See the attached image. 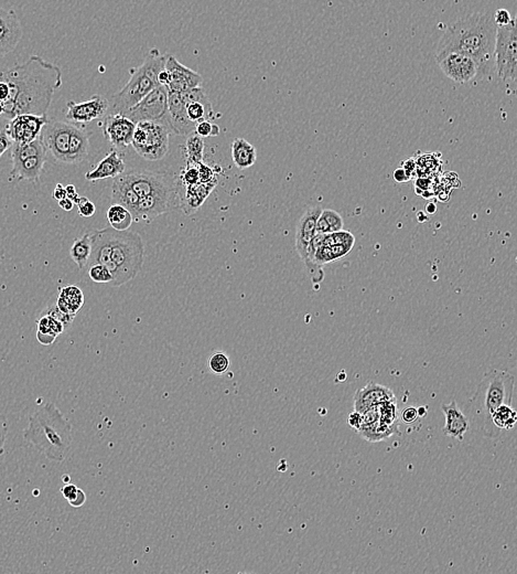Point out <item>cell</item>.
I'll return each mask as SVG.
<instances>
[{
  "label": "cell",
  "mask_w": 517,
  "mask_h": 574,
  "mask_svg": "<svg viewBox=\"0 0 517 574\" xmlns=\"http://www.w3.org/2000/svg\"><path fill=\"white\" fill-rule=\"evenodd\" d=\"M0 80L9 86L3 115L9 121L21 114L47 115L55 91L62 86V71L39 56H31L26 63L0 72Z\"/></svg>",
  "instance_id": "cell-1"
},
{
  "label": "cell",
  "mask_w": 517,
  "mask_h": 574,
  "mask_svg": "<svg viewBox=\"0 0 517 574\" xmlns=\"http://www.w3.org/2000/svg\"><path fill=\"white\" fill-rule=\"evenodd\" d=\"M496 25L488 14H473L461 18L446 28L437 48L436 59L450 52L466 54L475 60L481 77L494 72Z\"/></svg>",
  "instance_id": "cell-2"
},
{
  "label": "cell",
  "mask_w": 517,
  "mask_h": 574,
  "mask_svg": "<svg viewBox=\"0 0 517 574\" xmlns=\"http://www.w3.org/2000/svg\"><path fill=\"white\" fill-rule=\"evenodd\" d=\"M23 438L50 461L62 462L72 446V425L53 403H46L29 418Z\"/></svg>",
  "instance_id": "cell-3"
},
{
  "label": "cell",
  "mask_w": 517,
  "mask_h": 574,
  "mask_svg": "<svg viewBox=\"0 0 517 574\" xmlns=\"http://www.w3.org/2000/svg\"><path fill=\"white\" fill-rule=\"evenodd\" d=\"M168 53L162 54L158 49H151L142 65L130 70L129 81L122 90L108 99V114H122L138 104L144 97L157 88L158 74L162 71L167 61Z\"/></svg>",
  "instance_id": "cell-4"
},
{
  "label": "cell",
  "mask_w": 517,
  "mask_h": 574,
  "mask_svg": "<svg viewBox=\"0 0 517 574\" xmlns=\"http://www.w3.org/2000/svg\"><path fill=\"white\" fill-rule=\"evenodd\" d=\"M110 250L106 267L113 275L112 285H124L134 280L142 271L144 248L138 233L129 230L117 231L110 226Z\"/></svg>",
  "instance_id": "cell-5"
},
{
  "label": "cell",
  "mask_w": 517,
  "mask_h": 574,
  "mask_svg": "<svg viewBox=\"0 0 517 574\" xmlns=\"http://www.w3.org/2000/svg\"><path fill=\"white\" fill-rule=\"evenodd\" d=\"M515 378L507 371L492 369L484 374L473 396L481 432L491 439V416L501 405H512Z\"/></svg>",
  "instance_id": "cell-6"
},
{
  "label": "cell",
  "mask_w": 517,
  "mask_h": 574,
  "mask_svg": "<svg viewBox=\"0 0 517 574\" xmlns=\"http://www.w3.org/2000/svg\"><path fill=\"white\" fill-rule=\"evenodd\" d=\"M169 125L162 122L144 121L136 124L131 146L146 160H160L169 153Z\"/></svg>",
  "instance_id": "cell-7"
},
{
  "label": "cell",
  "mask_w": 517,
  "mask_h": 574,
  "mask_svg": "<svg viewBox=\"0 0 517 574\" xmlns=\"http://www.w3.org/2000/svg\"><path fill=\"white\" fill-rule=\"evenodd\" d=\"M516 17L507 26L496 28L494 49V72L507 86L516 82L517 32Z\"/></svg>",
  "instance_id": "cell-8"
},
{
  "label": "cell",
  "mask_w": 517,
  "mask_h": 574,
  "mask_svg": "<svg viewBox=\"0 0 517 574\" xmlns=\"http://www.w3.org/2000/svg\"><path fill=\"white\" fill-rule=\"evenodd\" d=\"M124 115L131 119L135 124L144 122V121H151V122H162L169 125L168 88L164 85H158L148 94L147 97H144L138 104L128 110Z\"/></svg>",
  "instance_id": "cell-9"
},
{
  "label": "cell",
  "mask_w": 517,
  "mask_h": 574,
  "mask_svg": "<svg viewBox=\"0 0 517 574\" xmlns=\"http://www.w3.org/2000/svg\"><path fill=\"white\" fill-rule=\"evenodd\" d=\"M181 202V199L179 195V189L142 197L139 199L135 222L153 220L159 215L178 209L181 206L180 204Z\"/></svg>",
  "instance_id": "cell-10"
},
{
  "label": "cell",
  "mask_w": 517,
  "mask_h": 574,
  "mask_svg": "<svg viewBox=\"0 0 517 574\" xmlns=\"http://www.w3.org/2000/svg\"><path fill=\"white\" fill-rule=\"evenodd\" d=\"M74 124L70 122H50L43 126L40 137L47 150L59 163L66 164L68 153V142Z\"/></svg>",
  "instance_id": "cell-11"
},
{
  "label": "cell",
  "mask_w": 517,
  "mask_h": 574,
  "mask_svg": "<svg viewBox=\"0 0 517 574\" xmlns=\"http://www.w3.org/2000/svg\"><path fill=\"white\" fill-rule=\"evenodd\" d=\"M125 180L127 181L131 189L137 193L139 198L147 197V195H155V193H167L171 190L179 189L175 184V180L168 176L162 174L149 173H131L123 175Z\"/></svg>",
  "instance_id": "cell-12"
},
{
  "label": "cell",
  "mask_w": 517,
  "mask_h": 574,
  "mask_svg": "<svg viewBox=\"0 0 517 574\" xmlns=\"http://www.w3.org/2000/svg\"><path fill=\"white\" fill-rule=\"evenodd\" d=\"M48 122L47 115L21 114L9 119L5 130L12 139V142L16 144H26L37 139L43 126Z\"/></svg>",
  "instance_id": "cell-13"
},
{
  "label": "cell",
  "mask_w": 517,
  "mask_h": 574,
  "mask_svg": "<svg viewBox=\"0 0 517 574\" xmlns=\"http://www.w3.org/2000/svg\"><path fill=\"white\" fill-rule=\"evenodd\" d=\"M436 60L444 75L455 82L468 83L478 75V65L466 54L450 52Z\"/></svg>",
  "instance_id": "cell-14"
},
{
  "label": "cell",
  "mask_w": 517,
  "mask_h": 574,
  "mask_svg": "<svg viewBox=\"0 0 517 574\" xmlns=\"http://www.w3.org/2000/svg\"><path fill=\"white\" fill-rule=\"evenodd\" d=\"M103 122V134L116 150H124L131 145L136 124L122 114H106Z\"/></svg>",
  "instance_id": "cell-15"
},
{
  "label": "cell",
  "mask_w": 517,
  "mask_h": 574,
  "mask_svg": "<svg viewBox=\"0 0 517 574\" xmlns=\"http://www.w3.org/2000/svg\"><path fill=\"white\" fill-rule=\"evenodd\" d=\"M66 119L73 124H88L95 119H102L108 114L110 102L103 95H93L85 102L77 103L70 101L68 103Z\"/></svg>",
  "instance_id": "cell-16"
},
{
  "label": "cell",
  "mask_w": 517,
  "mask_h": 574,
  "mask_svg": "<svg viewBox=\"0 0 517 574\" xmlns=\"http://www.w3.org/2000/svg\"><path fill=\"white\" fill-rule=\"evenodd\" d=\"M164 69L170 75L168 91L186 93L188 91L199 88L203 84V77H201L200 74L181 64L171 54H168Z\"/></svg>",
  "instance_id": "cell-17"
},
{
  "label": "cell",
  "mask_w": 517,
  "mask_h": 574,
  "mask_svg": "<svg viewBox=\"0 0 517 574\" xmlns=\"http://www.w3.org/2000/svg\"><path fill=\"white\" fill-rule=\"evenodd\" d=\"M23 34V26L14 10L0 7V57L12 53Z\"/></svg>",
  "instance_id": "cell-18"
},
{
  "label": "cell",
  "mask_w": 517,
  "mask_h": 574,
  "mask_svg": "<svg viewBox=\"0 0 517 574\" xmlns=\"http://www.w3.org/2000/svg\"><path fill=\"white\" fill-rule=\"evenodd\" d=\"M168 121L173 133L189 136L195 130V124L188 119L186 102L181 94L168 91Z\"/></svg>",
  "instance_id": "cell-19"
},
{
  "label": "cell",
  "mask_w": 517,
  "mask_h": 574,
  "mask_svg": "<svg viewBox=\"0 0 517 574\" xmlns=\"http://www.w3.org/2000/svg\"><path fill=\"white\" fill-rule=\"evenodd\" d=\"M323 208L320 206H314L307 210L300 218L296 230V250L301 260L305 262L308 256L309 249L311 242L316 235V224Z\"/></svg>",
  "instance_id": "cell-20"
},
{
  "label": "cell",
  "mask_w": 517,
  "mask_h": 574,
  "mask_svg": "<svg viewBox=\"0 0 517 574\" xmlns=\"http://www.w3.org/2000/svg\"><path fill=\"white\" fill-rule=\"evenodd\" d=\"M390 401H396V396L392 389L370 381L364 387L356 391L354 394V411L363 413L370 407Z\"/></svg>",
  "instance_id": "cell-21"
},
{
  "label": "cell",
  "mask_w": 517,
  "mask_h": 574,
  "mask_svg": "<svg viewBox=\"0 0 517 574\" xmlns=\"http://www.w3.org/2000/svg\"><path fill=\"white\" fill-rule=\"evenodd\" d=\"M441 410L444 412L446 419L444 427V435L462 441L466 433L469 430V420L461 411L457 401L453 400L448 405H441Z\"/></svg>",
  "instance_id": "cell-22"
},
{
  "label": "cell",
  "mask_w": 517,
  "mask_h": 574,
  "mask_svg": "<svg viewBox=\"0 0 517 574\" xmlns=\"http://www.w3.org/2000/svg\"><path fill=\"white\" fill-rule=\"evenodd\" d=\"M46 160L47 154H40V155L29 156L27 158L12 163L10 179L36 182L39 180Z\"/></svg>",
  "instance_id": "cell-23"
},
{
  "label": "cell",
  "mask_w": 517,
  "mask_h": 574,
  "mask_svg": "<svg viewBox=\"0 0 517 574\" xmlns=\"http://www.w3.org/2000/svg\"><path fill=\"white\" fill-rule=\"evenodd\" d=\"M125 169H126V165L122 157L119 156L118 150H112L99 163L97 167L86 173L85 179L88 181H97L115 178L117 176L124 174Z\"/></svg>",
  "instance_id": "cell-24"
},
{
  "label": "cell",
  "mask_w": 517,
  "mask_h": 574,
  "mask_svg": "<svg viewBox=\"0 0 517 574\" xmlns=\"http://www.w3.org/2000/svg\"><path fill=\"white\" fill-rule=\"evenodd\" d=\"M139 199L140 198L137 193L131 189L127 181L125 180L123 174L114 178L112 186V204H121L129 210L134 221L136 220Z\"/></svg>",
  "instance_id": "cell-25"
},
{
  "label": "cell",
  "mask_w": 517,
  "mask_h": 574,
  "mask_svg": "<svg viewBox=\"0 0 517 574\" xmlns=\"http://www.w3.org/2000/svg\"><path fill=\"white\" fill-rule=\"evenodd\" d=\"M90 147V133L82 126L74 124L68 142V153L66 164H79L88 158Z\"/></svg>",
  "instance_id": "cell-26"
},
{
  "label": "cell",
  "mask_w": 517,
  "mask_h": 574,
  "mask_svg": "<svg viewBox=\"0 0 517 574\" xmlns=\"http://www.w3.org/2000/svg\"><path fill=\"white\" fill-rule=\"evenodd\" d=\"M516 411L512 405H501L491 416V439H498L504 431L512 430L516 424Z\"/></svg>",
  "instance_id": "cell-27"
},
{
  "label": "cell",
  "mask_w": 517,
  "mask_h": 574,
  "mask_svg": "<svg viewBox=\"0 0 517 574\" xmlns=\"http://www.w3.org/2000/svg\"><path fill=\"white\" fill-rule=\"evenodd\" d=\"M232 159L235 166L240 170L252 167L257 160V152L251 143L244 139H235L231 145Z\"/></svg>",
  "instance_id": "cell-28"
},
{
  "label": "cell",
  "mask_w": 517,
  "mask_h": 574,
  "mask_svg": "<svg viewBox=\"0 0 517 574\" xmlns=\"http://www.w3.org/2000/svg\"><path fill=\"white\" fill-rule=\"evenodd\" d=\"M216 184H218V180L215 179L210 182H199L192 186H187L186 202H184V204L187 206V208H184L186 213L190 215V213H195L203 204L210 193H212Z\"/></svg>",
  "instance_id": "cell-29"
},
{
  "label": "cell",
  "mask_w": 517,
  "mask_h": 574,
  "mask_svg": "<svg viewBox=\"0 0 517 574\" xmlns=\"http://www.w3.org/2000/svg\"><path fill=\"white\" fill-rule=\"evenodd\" d=\"M83 304H84V295L77 286H66L60 291L57 306L58 309L65 314L75 316Z\"/></svg>",
  "instance_id": "cell-30"
},
{
  "label": "cell",
  "mask_w": 517,
  "mask_h": 574,
  "mask_svg": "<svg viewBox=\"0 0 517 574\" xmlns=\"http://www.w3.org/2000/svg\"><path fill=\"white\" fill-rule=\"evenodd\" d=\"M356 432L366 441L375 443V442H381L383 440L388 439L394 434H397V433H399V425H390L385 423L384 421L379 420V421L373 422L370 424L360 427Z\"/></svg>",
  "instance_id": "cell-31"
},
{
  "label": "cell",
  "mask_w": 517,
  "mask_h": 574,
  "mask_svg": "<svg viewBox=\"0 0 517 574\" xmlns=\"http://www.w3.org/2000/svg\"><path fill=\"white\" fill-rule=\"evenodd\" d=\"M65 327L60 320L50 315L45 314L38 322L37 339L45 346L52 345L59 335L62 334Z\"/></svg>",
  "instance_id": "cell-32"
},
{
  "label": "cell",
  "mask_w": 517,
  "mask_h": 574,
  "mask_svg": "<svg viewBox=\"0 0 517 574\" xmlns=\"http://www.w3.org/2000/svg\"><path fill=\"white\" fill-rule=\"evenodd\" d=\"M344 221L339 213L334 210L323 209L316 224V232L318 235H330L343 230Z\"/></svg>",
  "instance_id": "cell-33"
},
{
  "label": "cell",
  "mask_w": 517,
  "mask_h": 574,
  "mask_svg": "<svg viewBox=\"0 0 517 574\" xmlns=\"http://www.w3.org/2000/svg\"><path fill=\"white\" fill-rule=\"evenodd\" d=\"M92 242L90 232L85 233L82 237L75 239L70 250L72 260L75 262L79 270L84 269L88 265L91 256Z\"/></svg>",
  "instance_id": "cell-34"
},
{
  "label": "cell",
  "mask_w": 517,
  "mask_h": 574,
  "mask_svg": "<svg viewBox=\"0 0 517 574\" xmlns=\"http://www.w3.org/2000/svg\"><path fill=\"white\" fill-rule=\"evenodd\" d=\"M106 217H108L110 228H113L117 231H125V230L129 229L134 222L133 215L130 213L129 210L126 209L125 206H121V204H112L108 208Z\"/></svg>",
  "instance_id": "cell-35"
},
{
  "label": "cell",
  "mask_w": 517,
  "mask_h": 574,
  "mask_svg": "<svg viewBox=\"0 0 517 574\" xmlns=\"http://www.w3.org/2000/svg\"><path fill=\"white\" fill-rule=\"evenodd\" d=\"M186 108H187L188 119L194 124L205 119L210 121L214 117V110L210 101L209 102L190 101V102H186Z\"/></svg>",
  "instance_id": "cell-36"
},
{
  "label": "cell",
  "mask_w": 517,
  "mask_h": 574,
  "mask_svg": "<svg viewBox=\"0 0 517 574\" xmlns=\"http://www.w3.org/2000/svg\"><path fill=\"white\" fill-rule=\"evenodd\" d=\"M186 152H187L188 166H195L203 162V139L194 132L190 134L186 142Z\"/></svg>",
  "instance_id": "cell-37"
},
{
  "label": "cell",
  "mask_w": 517,
  "mask_h": 574,
  "mask_svg": "<svg viewBox=\"0 0 517 574\" xmlns=\"http://www.w3.org/2000/svg\"><path fill=\"white\" fill-rule=\"evenodd\" d=\"M229 367H231V359L225 351H214L207 360V368L210 372L216 376H223L227 374Z\"/></svg>",
  "instance_id": "cell-38"
},
{
  "label": "cell",
  "mask_w": 517,
  "mask_h": 574,
  "mask_svg": "<svg viewBox=\"0 0 517 574\" xmlns=\"http://www.w3.org/2000/svg\"><path fill=\"white\" fill-rule=\"evenodd\" d=\"M88 276L93 282L99 284H110L113 280V275L110 270L103 264H93L88 270Z\"/></svg>",
  "instance_id": "cell-39"
},
{
  "label": "cell",
  "mask_w": 517,
  "mask_h": 574,
  "mask_svg": "<svg viewBox=\"0 0 517 574\" xmlns=\"http://www.w3.org/2000/svg\"><path fill=\"white\" fill-rule=\"evenodd\" d=\"M75 204H77V208H79V215L84 218H90L97 213V206L86 197H79Z\"/></svg>",
  "instance_id": "cell-40"
},
{
  "label": "cell",
  "mask_w": 517,
  "mask_h": 574,
  "mask_svg": "<svg viewBox=\"0 0 517 574\" xmlns=\"http://www.w3.org/2000/svg\"><path fill=\"white\" fill-rule=\"evenodd\" d=\"M45 314L50 315V316L54 317L55 320H60V322L64 325L65 328L71 325L72 322H73L74 317H75L72 316V315L65 314V313H63L62 311H60V309H58L57 305H53L51 306V307L47 309L46 311H45Z\"/></svg>",
  "instance_id": "cell-41"
},
{
  "label": "cell",
  "mask_w": 517,
  "mask_h": 574,
  "mask_svg": "<svg viewBox=\"0 0 517 574\" xmlns=\"http://www.w3.org/2000/svg\"><path fill=\"white\" fill-rule=\"evenodd\" d=\"M182 181L187 186H192L200 182V177H199L198 165L195 166H188L187 169L184 170L182 174Z\"/></svg>",
  "instance_id": "cell-42"
},
{
  "label": "cell",
  "mask_w": 517,
  "mask_h": 574,
  "mask_svg": "<svg viewBox=\"0 0 517 574\" xmlns=\"http://www.w3.org/2000/svg\"><path fill=\"white\" fill-rule=\"evenodd\" d=\"M512 19H513V17L506 9H498L495 12L494 16H493V20H494L496 27L507 26L511 23Z\"/></svg>",
  "instance_id": "cell-43"
},
{
  "label": "cell",
  "mask_w": 517,
  "mask_h": 574,
  "mask_svg": "<svg viewBox=\"0 0 517 574\" xmlns=\"http://www.w3.org/2000/svg\"><path fill=\"white\" fill-rule=\"evenodd\" d=\"M199 177H200V182H210V181L215 180L214 171L212 168L203 164V162L198 165Z\"/></svg>",
  "instance_id": "cell-44"
},
{
  "label": "cell",
  "mask_w": 517,
  "mask_h": 574,
  "mask_svg": "<svg viewBox=\"0 0 517 574\" xmlns=\"http://www.w3.org/2000/svg\"><path fill=\"white\" fill-rule=\"evenodd\" d=\"M401 421L404 422L405 424H413L417 420L419 419L418 410L415 407H408L401 412Z\"/></svg>",
  "instance_id": "cell-45"
},
{
  "label": "cell",
  "mask_w": 517,
  "mask_h": 574,
  "mask_svg": "<svg viewBox=\"0 0 517 574\" xmlns=\"http://www.w3.org/2000/svg\"><path fill=\"white\" fill-rule=\"evenodd\" d=\"M211 132H212V123L207 121V119L195 124L194 133L198 134L202 139H204V137H210L211 136Z\"/></svg>",
  "instance_id": "cell-46"
},
{
  "label": "cell",
  "mask_w": 517,
  "mask_h": 574,
  "mask_svg": "<svg viewBox=\"0 0 517 574\" xmlns=\"http://www.w3.org/2000/svg\"><path fill=\"white\" fill-rule=\"evenodd\" d=\"M12 145H14V142L9 137L8 134L6 133V130H1L0 132V159L9 150H12Z\"/></svg>",
  "instance_id": "cell-47"
},
{
  "label": "cell",
  "mask_w": 517,
  "mask_h": 574,
  "mask_svg": "<svg viewBox=\"0 0 517 574\" xmlns=\"http://www.w3.org/2000/svg\"><path fill=\"white\" fill-rule=\"evenodd\" d=\"M79 487L77 485L74 484H65L64 486L62 487V490H61V492H62L63 497L68 501V503L73 501L77 497V492H79Z\"/></svg>",
  "instance_id": "cell-48"
},
{
  "label": "cell",
  "mask_w": 517,
  "mask_h": 574,
  "mask_svg": "<svg viewBox=\"0 0 517 574\" xmlns=\"http://www.w3.org/2000/svg\"><path fill=\"white\" fill-rule=\"evenodd\" d=\"M7 433H8V421L3 414H0V452L3 450V446L6 443Z\"/></svg>",
  "instance_id": "cell-49"
},
{
  "label": "cell",
  "mask_w": 517,
  "mask_h": 574,
  "mask_svg": "<svg viewBox=\"0 0 517 574\" xmlns=\"http://www.w3.org/2000/svg\"><path fill=\"white\" fill-rule=\"evenodd\" d=\"M401 168H404L410 179L413 178L414 176L417 175V168H416V163L414 162L413 158L407 159L404 163H401Z\"/></svg>",
  "instance_id": "cell-50"
},
{
  "label": "cell",
  "mask_w": 517,
  "mask_h": 574,
  "mask_svg": "<svg viewBox=\"0 0 517 574\" xmlns=\"http://www.w3.org/2000/svg\"><path fill=\"white\" fill-rule=\"evenodd\" d=\"M361 420H362V416H361V413L357 412V411H354V412L349 414V424H350L351 427H354L355 430H357L360 425H361Z\"/></svg>",
  "instance_id": "cell-51"
},
{
  "label": "cell",
  "mask_w": 517,
  "mask_h": 574,
  "mask_svg": "<svg viewBox=\"0 0 517 574\" xmlns=\"http://www.w3.org/2000/svg\"><path fill=\"white\" fill-rule=\"evenodd\" d=\"M393 176L394 179H395L397 182H407V181L410 180V178L408 177L406 171H405L404 168H397V169L394 171Z\"/></svg>",
  "instance_id": "cell-52"
},
{
  "label": "cell",
  "mask_w": 517,
  "mask_h": 574,
  "mask_svg": "<svg viewBox=\"0 0 517 574\" xmlns=\"http://www.w3.org/2000/svg\"><path fill=\"white\" fill-rule=\"evenodd\" d=\"M85 501H86V495H85V492H83L82 490H79V492H77V497L74 499L73 501L70 503L72 507L74 508H79V507H82L84 505Z\"/></svg>",
  "instance_id": "cell-53"
},
{
  "label": "cell",
  "mask_w": 517,
  "mask_h": 574,
  "mask_svg": "<svg viewBox=\"0 0 517 574\" xmlns=\"http://www.w3.org/2000/svg\"><path fill=\"white\" fill-rule=\"evenodd\" d=\"M53 198L57 199L58 201L66 198V190L63 187V184H58L55 186L53 191Z\"/></svg>",
  "instance_id": "cell-54"
},
{
  "label": "cell",
  "mask_w": 517,
  "mask_h": 574,
  "mask_svg": "<svg viewBox=\"0 0 517 574\" xmlns=\"http://www.w3.org/2000/svg\"><path fill=\"white\" fill-rule=\"evenodd\" d=\"M9 97V86L3 80H0V101L5 102Z\"/></svg>",
  "instance_id": "cell-55"
},
{
  "label": "cell",
  "mask_w": 517,
  "mask_h": 574,
  "mask_svg": "<svg viewBox=\"0 0 517 574\" xmlns=\"http://www.w3.org/2000/svg\"><path fill=\"white\" fill-rule=\"evenodd\" d=\"M65 190H66V197L71 199V200L73 201L74 204H75V202H77V199H79V195H77L75 187H74L73 184H68V186L65 187Z\"/></svg>",
  "instance_id": "cell-56"
},
{
  "label": "cell",
  "mask_w": 517,
  "mask_h": 574,
  "mask_svg": "<svg viewBox=\"0 0 517 574\" xmlns=\"http://www.w3.org/2000/svg\"><path fill=\"white\" fill-rule=\"evenodd\" d=\"M59 206H61L64 211H66V213H70V211L73 210L74 202L71 200V199L66 197V198L59 201Z\"/></svg>",
  "instance_id": "cell-57"
},
{
  "label": "cell",
  "mask_w": 517,
  "mask_h": 574,
  "mask_svg": "<svg viewBox=\"0 0 517 574\" xmlns=\"http://www.w3.org/2000/svg\"><path fill=\"white\" fill-rule=\"evenodd\" d=\"M436 211H437V206L433 202H429V204H427L426 206V213L428 215H435Z\"/></svg>",
  "instance_id": "cell-58"
},
{
  "label": "cell",
  "mask_w": 517,
  "mask_h": 574,
  "mask_svg": "<svg viewBox=\"0 0 517 574\" xmlns=\"http://www.w3.org/2000/svg\"><path fill=\"white\" fill-rule=\"evenodd\" d=\"M220 126L216 124H212V132H211V136H218L220 135Z\"/></svg>",
  "instance_id": "cell-59"
},
{
  "label": "cell",
  "mask_w": 517,
  "mask_h": 574,
  "mask_svg": "<svg viewBox=\"0 0 517 574\" xmlns=\"http://www.w3.org/2000/svg\"><path fill=\"white\" fill-rule=\"evenodd\" d=\"M418 410L419 416H426L427 414V407H420L417 409Z\"/></svg>",
  "instance_id": "cell-60"
},
{
  "label": "cell",
  "mask_w": 517,
  "mask_h": 574,
  "mask_svg": "<svg viewBox=\"0 0 517 574\" xmlns=\"http://www.w3.org/2000/svg\"><path fill=\"white\" fill-rule=\"evenodd\" d=\"M3 110H5V105H3V102L0 101V117H3Z\"/></svg>",
  "instance_id": "cell-61"
},
{
  "label": "cell",
  "mask_w": 517,
  "mask_h": 574,
  "mask_svg": "<svg viewBox=\"0 0 517 574\" xmlns=\"http://www.w3.org/2000/svg\"><path fill=\"white\" fill-rule=\"evenodd\" d=\"M68 479H70V478H68V475L63 476L62 481H65V483H66V481H68Z\"/></svg>",
  "instance_id": "cell-62"
}]
</instances>
